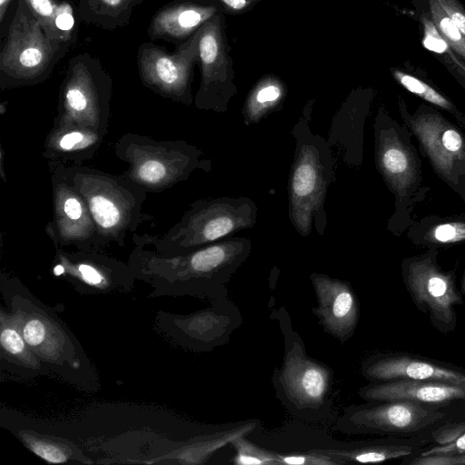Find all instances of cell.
<instances>
[{
  "instance_id": "obj_33",
  "label": "cell",
  "mask_w": 465,
  "mask_h": 465,
  "mask_svg": "<svg viewBox=\"0 0 465 465\" xmlns=\"http://www.w3.org/2000/svg\"><path fill=\"white\" fill-rule=\"evenodd\" d=\"M236 450L233 462L239 465H277L274 452L268 451L248 441L243 436L232 442Z\"/></svg>"
},
{
  "instance_id": "obj_2",
  "label": "cell",
  "mask_w": 465,
  "mask_h": 465,
  "mask_svg": "<svg viewBox=\"0 0 465 465\" xmlns=\"http://www.w3.org/2000/svg\"><path fill=\"white\" fill-rule=\"evenodd\" d=\"M0 293L25 341L49 373L80 391H99L101 383L92 361L51 307L18 278L5 272L0 274Z\"/></svg>"
},
{
  "instance_id": "obj_41",
  "label": "cell",
  "mask_w": 465,
  "mask_h": 465,
  "mask_svg": "<svg viewBox=\"0 0 465 465\" xmlns=\"http://www.w3.org/2000/svg\"><path fill=\"white\" fill-rule=\"evenodd\" d=\"M457 122L459 125H460L465 131V114L462 116H460Z\"/></svg>"
},
{
  "instance_id": "obj_20",
  "label": "cell",
  "mask_w": 465,
  "mask_h": 465,
  "mask_svg": "<svg viewBox=\"0 0 465 465\" xmlns=\"http://www.w3.org/2000/svg\"><path fill=\"white\" fill-rule=\"evenodd\" d=\"M318 306L312 309L324 331L341 342L348 341L359 321V304L349 282L313 272L310 275Z\"/></svg>"
},
{
  "instance_id": "obj_24",
  "label": "cell",
  "mask_w": 465,
  "mask_h": 465,
  "mask_svg": "<svg viewBox=\"0 0 465 465\" xmlns=\"http://www.w3.org/2000/svg\"><path fill=\"white\" fill-rule=\"evenodd\" d=\"M0 370L7 378L29 380L49 374L25 341L13 314L0 310Z\"/></svg>"
},
{
  "instance_id": "obj_9",
  "label": "cell",
  "mask_w": 465,
  "mask_h": 465,
  "mask_svg": "<svg viewBox=\"0 0 465 465\" xmlns=\"http://www.w3.org/2000/svg\"><path fill=\"white\" fill-rule=\"evenodd\" d=\"M401 122L416 138L434 173L465 202V133L442 111L421 103L411 112L404 98L397 96Z\"/></svg>"
},
{
  "instance_id": "obj_13",
  "label": "cell",
  "mask_w": 465,
  "mask_h": 465,
  "mask_svg": "<svg viewBox=\"0 0 465 465\" xmlns=\"http://www.w3.org/2000/svg\"><path fill=\"white\" fill-rule=\"evenodd\" d=\"M197 31L185 42L168 52L153 42L141 44L136 64L143 85L154 94L186 106L194 102L192 84L193 69L198 64Z\"/></svg>"
},
{
  "instance_id": "obj_25",
  "label": "cell",
  "mask_w": 465,
  "mask_h": 465,
  "mask_svg": "<svg viewBox=\"0 0 465 465\" xmlns=\"http://www.w3.org/2000/svg\"><path fill=\"white\" fill-rule=\"evenodd\" d=\"M407 238L415 246L442 248L465 242V213L441 216L431 214L407 229Z\"/></svg>"
},
{
  "instance_id": "obj_19",
  "label": "cell",
  "mask_w": 465,
  "mask_h": 465,
  "mask_svg": "<svg viewBox=\"0 0 465 465\" xmlns=\"http://www.w3.org/2000/svg\"><path fill=\"white\" fill-rule=\"evenodd\" d=\"M361 373L371 382L420 380L465 389L464 370L404 353L372 355L362 363Z\"/></svg>"
},
{
  "instance_id": "obj_30",
  "label": "cell",
  "mask_w": 465,
  "mask_h": 465,
  "mask_svg": "<svg viewBox=\"0 0 465 465\" xmlns=\"http://www.w3.org/2000/svg\"><path fill=\"white\" fill-rule=\"evenodd\" d=\"M16 437L34 454L42 460L53 463H83L92 464L83 450L66 439L43 434L31 429H22Z\"/></svg>"
},
{
  "instance_id": "obj_28",
  "label": "cell",
  "mask_w": 465,
  "mask_h": 465,
  "mask_svg": "<svg viewBox=\"0 0 465 465\" xmlns=\"http://www.w3.org/2000/svg\"><path fill=\"white\" fill-rule=\"evenodd\" d=\"M390 71L394 81L401 86L425 103L451 114L456 121L464 114L422 69L407 62L403 66L391 67Z\"/></svg>"
},
{
  "instance_id": "obj_32",
  "label": "cell",
  "mask_w": 465,
  "mask_h": 465,
  "mask_svg": "<svg viewBox=\"0 0 465 465\" xmlns=\"http://www.w3.org/2000/svg\"><path fill=\"white\" fill-rule=\"evenodd\" d=\"M421 6L439 35L465 61V36L460 32L437 0H420Z\"/></svg>"
},
{
  "instance_id": "obj_7",
  "label": "cell",
  "mask_w": 465,
  "mask_h": 465,
  "mask_svg": "<svg viewBox=\"0 0 465 465\" xmlns=\"http://www.w3.org/2000/svg\"><path fill=\"white\" fill-rule=\"evenodd\" d=\"M114 153L128 164L123 174L147 193L163 192L213 166L200 148L186 141L156 140L135 133L124 134L115 142Z\"/></svg>"
},
{
  "instance_id": "obj_12",
  "label": "cell",
  "mask_w": 465,
  "mask_h": 465,
  "mask_svg": "<svg viewBox=\"0 0 465 465\" xmlns=\"http://www.w3.org/2000/svg\"><path fill=\"white\" fill-rule=\"evenodd\" d=\"M198 32L201 78L194 106L199 110L223 114L237 94L231 47L225 32V15L219 12Z\"/></svg>"
},
{
  "instance_id": "obj_38",
  "label": "cell",
  "mask_w": 465,
  "mask_h": 465,
  "mask_svg": "<svg viewBox=\"0 0 465 465\" xmlns=\"http://www.w3.org/2000/svg\"><path fill=\"white\" fill-rule=\"evenodd\" d=\"M465 432V421L447 424L431 433L434 441L438 445H446L454 441Z\"/></svg>"
},
{
  "instance_id": "obj_11",
  "label": "cell",
  "mask_w": 465,
  "mask_h": 465,
  "mask_svg": "<svg viewBox=\"0 0 465 465\" xmlns=\"http://www.w3.org/2000/svg\"><path fill=\"white\" fill-rule=\"evenodd\" d=\"M438 249L430 248L421 254L406 257L401 263L404 285L415 306L427 314L441 333L452 331L457 325L455 307L463 302L455 284L453 272L444 271L438 263Z\"/></svg>"
},
{
  "instance_id": "obj_4",
  "label": "cell",
  "mask_w": 465,
  "mask_h": 465,
  "mask_svg": "<svg viewBox=\"0 0 465 465\" xmlns=\"http://www.w3.org/2000/svg\"><path fill=\"white\" fill-rule=\"evenodd\" d=\"M373 134L375 166L394 197L387 230L400 237L415 222L414 210L427 198L430 187L425 183L412 133L393 118L384 104L377 110Z\"/></svg>"
},
{
  "instance_id": "obj_14",
  "label": "cell",
  "mask_w": 465,
  "mask_h": 465,
  "mask_svg": "<svg viewBox=\"0 0 465 465\" xmlns=\"http://www.w3.org/2000/svg\"><path fill=\"white\" fill-rule=\"evenodd\" d=\"M52 273L82 294L130 292L137 280L128 262L101 251H84L54 245Z\"/></svg>"
},
{
  "instance_id": "obj_18",
  "label": "cell",
  "mask_w": 465,
  "mask_h": 465,
  "mask_svg": "<svg viewBox=\"0 0 465 465\" xmlns=\"http://www.w3.org/2000/svg\"><path fill=\"white\" fill-rule=\"evenodd\" d=\"M374 97L372 87H356L332 117L327 142L351 167H360L362 163L364 125Z\"/></svg>"
},
{
  "instance_id": "obj_17",
  "label": "cell",
  "mask_w": 465,
  "mask_h": 465,
  "mask_svg": "<svg viewBox=\"0 0 465 465\" xmlns=\"http://www.w3.org/2000/svg\"><path fill=\"white\" fill-rule=\"evenodd\" d=\"M278 376L277 391L298 410L322 408L331 391L332 372L325 364L306 355L302 343L286 346Z\"/></svg>"
},
{
  "instance_id": "obj_21",
  "label": "cell",
  "mask_w": 465,
  "mask_h": 465,
  "mask_svg": "<svg viewBox=\"0 0 465 465\" xmlns=\"http://www.w3.org/2000/svg\"><path fill=\"white\" fill-rule=\"evenodd\" d=\"M219 12L208 0H172L154 13L146 35L152 41L163 40L177 46Z\"/></svg>"
},
{
  "instance_id": "obj_34",
  "label": "cell",
  "mask_w": 465,
  "mask_h": 465,
  "mask_svg": "<svg viewBox=\"0 0 465 465\" xmlns=\"http://www.w3.org/2000/svg\"><path fill=\"white\" fill-rule=\"evenodd\" d=\"M435 53L436 58L465 90V61L459 57L447 44Z\"/></svg>"
},
{
  "instance_id": "obj_37",
  "label": "cell",
  "mask_w": 465,
  "mask_h": 465,
  "mask_svg": "<svg viewBox=\"0 0 465 465\" xmlns=\"http://www.w3.org/2000/svg\"><path fill=\"white\" fill-rule=\"evenodd\" d=\"M460 32L465 36V7L460 0H437Z\"/></svg>"
},
{
  "instance_id": "obj_15",
  "label": "cell",
  "mask_w": 465,
  "mask_h": 465,
  "mask_svg": "<svg viewBox=\"0 0 465 465\" xmlns=\"http://www.w3.org/2000/svg\"><path fill=\"white\" fill-rule=\"evenodd\" d=\"M351 405L338 419L337 430L347 434L404 435L425 430L445 414L411 401Z\"/></svg>"
},
{
  "instance_id": "obj_26",
  "label": "cell",
  "mask_w": 465,
  "mask_h": 465,
  "mask_svg": "<svg viewBox=\"0 0 465 465\" xmlns=\"http://www.w3.org/2000/svg\"><path fill=\"white\" fill-rule=\"evenodd\" d=\"M51 39L74 45L80 18L68 0H23Z\"/></svg>"
},
{
  "instance_id": "obj_39",
  "label": "cell",
  "mask_w": 465,
  "mask_h": 465,
  "mask_svg": "<svg viewBox=\"0 0 465 465\" xmlns=\"http://www.w3.org/2000/svg\"><path fill=\"white\" fill-rule=\"evenodd\" d=\"M465 454V432L454 441L446 445H438L421 452L420 456H458Z\"/></svg>"
},
{
  "instance_id": "obj_3",
  "label": "cell",
  "mask_w": 465,
  "mask_h": 465,
  "mask_svg": "<svg viewBox=\"0 0 465 465\" xmlns=\"http://www.w3.org/2000/svg\"><path fill=\"white\" fill-rule=\"evenodd\" d=\"M314 103V98L306 102L292 130L294 153L288 180V215L302 237L311 234L313 223L317 233L324 235L326 195L334 178L331 148L311 128Z\"/></svg>"
},
{
  "instance_id": "obj_16",
  "label": "cell",
  "mask_w": 465,
  "mask_h": 465,
  "mask_svg": "<svg viewBox=\"0 0 465 465\" xmlns=\"http://www.w3.org/2000/svg\"><path fill=\"white\" fill-rule=\"evenodd\" d=\"M52 187L53 220L45 231L53 245L72 246L84 251H101L100 239L90 209L57 165L48 163Z\"/></svg>"
},
{
  "instance_id": "obj_22",
  "label": "cell",
  "mask_w": 465,
  "mask_h": 465,
  "mask_svg": "<svg viewBox=\"0 0 465 465\" xmlns=\"http://www.w3.org/2000/svg\"><path fill=\"white\" fill-rule=\"evenodd\" d=\"M359 395L371 402L411 401L436 404L465 400V389L436 381L396 380L371 382L359 390Z\"/></svg>"
},
{
  "instance_id": "obj_27",
  "label": "cell",
  "mask_w": 465,
  "mask_h": 465,
  "mask_svg": "<svg viewBox=\"0 0 465 465\" xmlns=\"http://www.w3.org/2000/svg\"><path fill=\"white\" fill-rule=\"evenodd\" d=\"M284 82L273 74H263L249 91L242 109L245 125L260 123L280 110L287 97Z\"/></svg>"
},
{
  "instance_id": "obj_35",
  "label": "cell",
  "mask_w": 465,
  "mask_h": 465,
  "mask_svg": "<svg viewBox=\"0 0 465 465\" xmlns=\"http://www.w3.org/2000/svg\"><path fill=\"white\" fill-rule=\"evenodd\" d=\"M274 459L279 464L290 465H339L336 461L328 457L317 453H302V454H274Z\"/></svg>"
},
{
  "instance_id": "obj_8",
  "label": "cell",
  "mask_w": 465,
  "mask_h": 465,
  "mask_svg": "<svg viewBox=\"0 0 465 465\" xmlns=\"http://www.w3.org/2000/svg\"><path fill=\"white\" fill-rule=\"evenodd\" d=\"M71 46L48 37L23 0H16L11 22L2 37L0 90L46 81Z\"/></svg>"
},
{
  "instance_id": "obj_23",
  "label": "cell",
  "mask_w": 465,
  "mask_h": 465,
  "mask_svg": "<svg viewBox=\"0 0 465 465\" xmlns=\"http://www.w3.org/2000/svg\"><path fill=\"white\" fill-rule=\"evenodd\" d=\"M104 138L87 127L54 123L44 141L42 156L48 163L79 165L94 157Z\"/></svg>"
},
{
  "instance_id": "obj_36",
  "label": "cell",
  "mask_w": 465,
  "mask_h": 465,
  "mask_svg": "<svg viewBox=\"0 0 465 465\" xmlns=\"http://www.w3.org/2000/svg\"><path fill=\"white\" fill-rule=\"evenodd\" d=\"M224 15H241L252 10L262 0H208Z\"/></svg>"
},
{
  "instance_id": "obj_5",
  "label": "cell",
  "mask_w": 465,
  "mask_h": 465,
  "mask_svg": "<svg viewBox=\"0 0 465 465\" xmlns=\"http://www.w3.org/2000/svg\"><path fill=\"white\" fill-rule=\"evenodd\" d=\"M54 163L84 197L105 247L112 243L123 247L129 233L152 220L143 213L147 192L123 173L115 175L83 164Z\"/></svg>"
},
{
  "instance_id": "obj_31",
  "label": "cell",
  "mask_w": 465,
  "mask_h": 465,
  "mask_svg": "<svg viewBox=\"0 0 465 465\" xmlns=\"http://www.w3.org/2000/svg\"><path fill=\"white\" fill-rule=\"evenodd\" d=\"M144 0H78L77 13L82 22L104 30L126 26L136 6Z\"/></svg>"
},
{
  "instance_id": "obj_42",
  "label": "cell",
  "mask_w": 465,
  "mask_h": 465,
  "mask_svg": "<svg viewBox=\"0 0 465 465\" xmlns=\"http://www.w3.org/2000/svg\"><path fill=\"white\" fill-rule=\"evenodd\" d=\"M461 292L465 293V272L461 280Z\"/></svg>"
},
{
  "instance_id": "obj_40",
  "label": "cell",
  "mask_w": 465,
  "mask_h": 465,
  "mask_svg": "<svg viewBox=\"0 0 465 465\" xmlns=\"http://www.w3.org/2000/svg\"><path fill=\"white\" fill-rule=\"evenodd\" d=\"M12 0H0V24L3 25L6 17Z\"/></svg>"
},
{
  "instance_id": "obj_29",
  "label": "cell",
  "mask_w": 465,
  "mask_h": 465,
  "mask_svg": "<svg viewBox=\"0 0 465 465\" xmlns=\"http://www.w3.org/2000/svg\"><path fill=\"white\" fill-rule=\"evenodd\" d=\"M419 449L415 442L385 440L357 446L351 449H316L312 453L324 455L339 465L348 462H382L390 460L410 457Z\"/></svg>"
},
{
  "instance_id": "obj_1",
  "label": "cell",
  "mask_w": 465,
  "mask_h": 465,
  "mask_svg": "<svg viewBox=\"0 0 465 465\" xmlns=\"http://www.w3.org/2000/svg\"><path fill=\"white\" fill-rule=\"evenodd\" d=\"M128 263L137 280L148 283L150 297L198 296L218 291L252 251L249 238L229 236L182 253L165 254L134 233Z\"/></svg>"
},
{
  "instance_id": "obj_10",
  "label": "cell",
  "mask_w": 465,
  "mask_h": 465,
  "mask_svg": "<svg viewBox=\"0 0 465 465\" xmlns=\"http://www.w3.org/2000/svg\"><path fill=\"white\" fill-rule=\"evenodd\" d=\"M113 80L101 61L87 52L71 57L58 93L54 123L73 124L104 136L111 114Z\"/></svg>"
},
{
  "instance_id": "obj_6",
  "label": "cell",
  "mask_w": 465,
  "mask_h": 465,
  "mask_svg": "<svg viewBox=\"0 0 465 465\" xmlns=\"http://www.w3.org/2000/svg\"><path fill=\"white\" fill-rule=\"evenodd\" d=\"M257 217L258 207L249 197L200 198L192 203L182 218L164 233L139 236L160 252L176 254L252 229Z\"/></svg>"
}]
</instances>
